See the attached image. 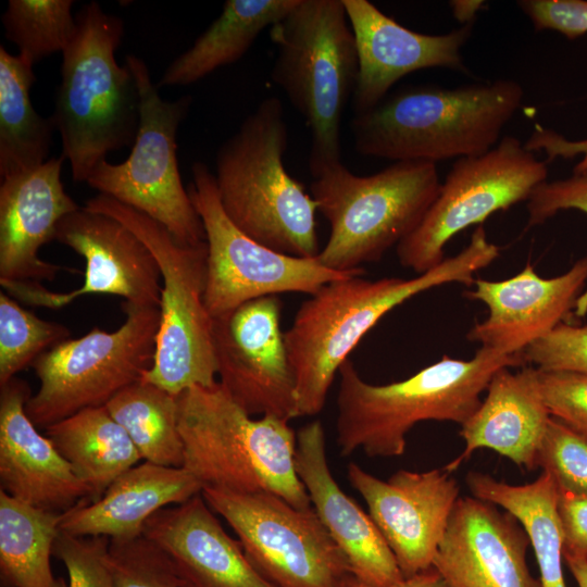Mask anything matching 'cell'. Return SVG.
Here are the masks:
<instances>
[{"mask_svg":"<svg viewBox=\"0 0 587 587\" xmlns=\"http://www.w3.org/2000/svg\"><path fill=\"white\" fill-rule=\"evenodd\" d=\"M499 253L500 248L478 225L463 250L415 277L369 280L353 275L310 295L284 332L296 376L298 417L322 411L336 373L387 313L428 289L451 283L472 285L475 273Z\"/></svg>","mask_w":587,"mask_h":587,"instance_id":"1","label":"cell"},{"mask_svg":"<svg viewBox=\"0 0 587 587\" xmlns=\"http://www.w3.org/2000/svg\"><path fill=\"white\" fill-rule=\"evenodd\" d=\"M522 86L512 79L442 88L412 85L388 95L350 122L358 153L394 162L437 163L480 155L499 141L519 111Z\"/></svg>","mask_w":587,"mask_h":587,"instance_id":"2","label":"cell"},{"mask_svg":"<svg viewBox=\"0 0 587 587\" xmlns=\"http://www.w3.org/2000/svg\"><path fill=\"white\" fill-rule=\"evenodd\" d=\"M521 355L479 347L470 360L445 355L403 380L373 385L348 359L339 369L337 445L342 457L361 449L369 457H399L407 435L423 421L464 424L501 367L520 366Z\"/></svg>","mask_w":587,"mask_h":587,"instance_id":"3","label":"cell"},{"mask_svg":"<svg viewBox=\"0 0 587 587\" xmlns=\"http://www.w3.org/2000/svg\"><path fill=\"white\" fill-rule=\"evenodd\" d=\"M75 18V36L62 52L52 117L73 180L86 183L108 154L135 143L140 95L130 68L115 60L123 20L97 1L84 4Z\"/></svg>","mask_w":587,"mask_h":587,"instance_id":"4","label":"cell"},{"mask_svg":"<svg viewBox=\"0 0 587 587\" xmlns=\"http://www.w3.org/2000/svg\"><path fill=\"white\" fill-rule=\"evenodd\" d=\"M287 145L283 104L265 98L218 148L216 189L226 215L247 236L280 253L315 258L317 208L285 168Z\"/></svg>","mask_w":587,"mask_h":587,"instance_id":"5","label":"cell"},{"mask_svg":"<svg viewBox=\"0 0 587 587\" xmlns=\"http://www.w3.org/2000/svg\"><path fill=\"white\" fill-rule=\"evenodd\" d=\"M183 467L203 488L267 491L311 507L296 471L297 433L287 420L253 419L221 385L191 386L177 396Z\"/></svg>","mask_w":587,"mask_h":587,"instance_id":"6","label":"cell"},{"mask_svg":"<svg viewBox=\"0 0 587 587\" xmlns=\"http://www.w3.org/2000/svg\"><path fill=\"white\" fill-rule=\"evenodd\" d=\"M271 78L304 118L313 176L341 162L340 126L355 88V39L342 0H298L270 28Z\"/></svg>","mask_w":587,"mask_h":587,"instance_id":"7","label":"cell"},{"mask_svg":"<svg viewBox=\"0 0 587 587\" xmlns=\"http://www.w3.org/2000/svg\"><path fill=\"white\" fill-rule=\"evenodd\" d=\"M437 165L392 162L359 176L342 162L313 176L311 196L330 226L317 259L326 267L349 272L379 261L422 222L440 187Z\"/></svg>","mask_w":587,"mask_h":587,"instance_id":"8","label":"cell"},{"mask_svg":"<svg viewBox=\"0 0 587 587\" xmlns=\"http://www.w3.org/2000/svg\"><path fill=\"white\" fill-rule=\"evenodd\" d=\"M84 207L127 226L159 265L162 289L155 354L141 379L175 396L191 386H213L217 363L213 319L204 304L207 242L182 243L159 222L105 195L89 198Z\"/></svg>","mask_w":587,"mask_h":587,"instance_id":"9","label":"cell"},{"mask_svg":"<svg viewBox=\"0 0 587 587\" xmlns=\"http://www.w3.org/2000/svg\"><path fill=\"white\" fill-rule=\"evenodd\" d=\"M123 324L114 332L93 327L66 339L33 363L39 388L26 413L40 428L88 408L104 407L152 366L160 324L158 307L123 301Z\"/></svg>","mask_w":587,"mask_h":587,"instance_id":"10","label":"cell"},{"mask_svg":"<svg viewBox=\"0 0 587 587\" xmlns=\"http://www.w3.org/2000/svg\"><path fill=\"white\" fill-rule=\"evenodd\" d=\"M140 95V123L128 158L117 164L99 163L86 183L101 195L124 203L162 224L182 243L205 241L204 228L187 188L176 155V137L192 98L164 100L147 63L125 57Z\"/></svg>","mask_w":587,"mask_h":587,"instance_id":"11","label":"cell"},{"mask_svg":"<svg viewBox=\"0 0 587 587\" xmlns=\"http://www.w3.org/2000/svg\"><path fill=\"white\" fill-rule=\"evenodd\" d=\"M191 175L187 191L205 234L204 304L212 319L257 298L283 292L313 295L327 283L364 273L363 268L334 271L317 257H294L259 243L226 215L209 166L196 161Z\"/></svg>","mask_w":587,"mask_h":587,"instance_id":"12","label":"cell"},{"mask_svg":"<svg viewBox=\"0 0 587 587\" xmlns=\"http://www.w3.org/2000/svg\"><path fill=\"white\" fill-rule=\"evenodd\" d=\"M547 177V162L512 136L484 154L458 159L420 225L396 247L400 264L417 275L432 270L457 234L527 201Z\"/></svg>","mask_w":587,"mask_h":587,"instance_id":"13","label":"cell"},{"mask_svg":"<svg viewBox=\"0 0 587 587\" xmlns=\"http://www.w3.org/2000/svg\"><path fill=\"white\" fill-rule=\"evenodd\" d=\"M201 495L274 586L339 587L351 574L346 555L312 505L297 508L267 491L203 488Z\"/></svg>","mask_w":587,"mask_h":587,"instance_id":"14","label":"cell"},{"mask_svg":"<svg viewBox=\"0 0 587 587\" xmlns=\"http://www.w3.org/2000/svg\"><path fill=\"white\" fill-rule=\"evenodd\" d=\"M54 240L85 259L83 285L70 292H54L39 282L0 280L9 296L25 304L49 309L62 308L92 294L160 307L162 279L157 260L146 243L116 218L83 205L59 223Z\"/></svg>","mask_w":587,"mask_h":587,"instance_id":"15","label":"cell"},{"mask_svg":"<svg viewBox=\"0 0 587 587\" xmlns=\"http://www.w3.org/2000/svg\"><path fill=\"white\" fill-rule=\"evenodd\" d=\"M277 296L250 300L213 319L221 385L251 416L298 417L296 376L280 329Z\"/></svg>","mask_w":587,"mask_h":587,"instance_id":"16","label":"cell"},{"mask_svg":"<svg viewBox=\"0 0 587 587\" xmlns=\"http://www.w3.org/2000/svg\"><path fill=\"white\" fill-rule=\"evenodd\" d=\"M348 480L390 548L404 578L428 570L460 498L457 480L444 469L399 470L387 480L349 463Z\"/></svg>","mask_w":587,"mask_h":587,"instance_id":"17","label":"cell"},{"mask_svg":"<svg viewBox=\"0 0 587 587\" xmlns=\"http://www.w3.org/2000/svg\"><path fill=\"white\" fill-rule=\"evenodd\" d=\"M342 3L358 54L351 99L354 114L375 108L399 79L412 72L430 67L467 72L461 51L474 23L442 35H427L400 25L367 0Z\"/></svg>","mask_w":587,"mask_h":587,"instance_id":"18","label":"cell"},{"mask_svg":"<svg viewBox=\"0 0 587 587\" xmlns=\"http://www.w3.org/2000/svg\"><path fill=\"white\" fill-rule=\"evenodd\" d=\"M587 283V257L578 259L565 273L540 277L530 263L502 280L475 279L465 291L470 300L488 309L485 321L466 335L470 341L504 355H521L575 311Z\"/></svg>","mask_w":587,"mask_h":587,"instance_id":"19","label":"cell"},{"mask_svg":"<svg viewBox=\"0 0 587 587\" xmlns=\"http://www.w3.org/2000/svg\"><path fill=\"white\" fill-rule=\"evenodd\" d=\"M525 530L507 511L460 497L433 560L446 587H541L527 566Z\"/></svg>","mask_w":587,"mask_h":587,"instance_id":"20","label":"cell"},{"mask_svg":"<svg viewBox=\"0 0 587 587\" xmlns=\"http://www.w3.org/2000/svg\"><path fill=\"white\" fill-rule=\"evenodd\" d=\"M61 154L40 166L1 180L0 280H52L73 271L39 258L40 248L54 240L59 223L80 205L61 180Z\"/></svg>","mask_w":587,"mask_h":587,"instance_id":"21","label":"cell"},{"mask_svg":"<svg viewBox=\"0 0 587 587\" xmlns=\"http://www.w3.org/2000/svg\"><path fill=\"white\" fill-rule=\"evenodd\" d=\"M32 397L17 377L0 386L1 490L24 503L63 513L89 499L88 487L26 413Z\"/></svg>","mask_w":587,"mask_h":587,"instance_id":"22","label":"cell"},{"mask_svg":"<svg viewBox=\"0 0 587 587\" xmlns=\"http://www.w3.org/2000/svg\"><path fill=\"white\" fill-rule=\"evenodd\" d=\"M296 471L311 505L346 555L351 574L374 587L404 579L369 512L342 491L332 475L321 421L310 422L298 430Z\"/></svg>","mask_w":587,"mask_h":587,"instance_id":"23","label":"cell"},{"mask_svg":"<svg viewBox=\"0 0 587 587\" xmlns=\"http://www.w3.org/2000/svg\"><path fill=\"white\" fill-rule=\"evenodd\" d=\"M213 512L202 495H196L153 514L142 536L166 554L183 587H276Z\"/></svg>","mask_w":587,"mask_h":587,"instance_id":"24","label":"cell"},{"mask_svg":"<svg viewBox=\"0 0 587 587\" xmlns=\"http://www.w3.org/2000/svg\"><path fill=\"white\" fill-rule=\"evenodd\" d=\"M184 467L143 462L117 477L93 502L84 500L61 514L60 530L76 537L127 540L142 536L147 521L170 504L201 494Z\"/></svg>","mask_w":587,"mask_h":587,"instance_id":"25","label":"cell"},{"mask_svg":"<svg viewBox=\"0 0 587 587\" xmlns=\"http://www.w3.org/2000/svg\"><path fill=\"white\" fill-rule=\"evenodd\" d=\"M487 395L461 425L465 447L445 469L452 473L472 453L487 448L520 467L536 469V457L550 414L534 390L525 369L513 373L501 367L491 377Z\"/></svg>","mask_w":587,"mask_h":587,"instance_id":"26","label":"cell"},{"mask_svg":"<svg viewBox=\"0 0 587 587\" xmlns=\"http://www.w3.org/2000/svg\"><path fill=\"white\" fill-rule=\"evenodd\" d=\"M298 0H227L221 14L165 68L157 86L193 84L240 60L258 36L284 17Z\"/></svg>","mask_w":587,"mask_h":587,"instance_id":"27","label":"cell"},{"mask_svg":"<svg viewBox=\"0 0 587 587\" xmlns=\"http://www.w3.org/2000/svg\"><path fill=\"white\" fill-rule=\"evenodd\" d=\"M46 436L88 487V502L97 501L141 455L105 407L82 410L47 428Z\"/></svg>","mask_w":587,"mask_h":587,"instance_id":"28","label":"cell"},{"mask_svg":"<svg viewBox=\"0 0 587 587\" xmlns=\"http://www.w3.org/2000/svg\"><path fill=\"white\" fill-rule=\"evenodd\" d=\"M465 480L475 498L501 507L521 524L535 553L541 587H566L559 492L550 475L542 472L529 484L511 485L473 471Z\"/></svg>","mask_w":587,"mask_h":587,"instance_id":"29","label":"cell"},{"mask_svg":"<svg viewBox=\"0 0 587 587\" xmlns=\"http://www.w3.org/2000/svg\"><path fill=\"white\" fill-rule=\"evenodd\" d=\"M34 65L0 46V177L32 171L49 160L54 120L37 113L30 89Z\"/></svg>","mask_w":587,"mask_h":587,"instance_id":"30","label":"cell"},{"mask_svg":"<svg viewBox=\"0 0 587 587\" xmlns=\"http://www.w3.org/2000/svg\"><path fill=\"white\" fill-rule=\"evenodd\" d=\"M61 514L24 503L0 489L1 587H67L54 577L50 565Z\"/></svg>","mask_w":587,"mask_h":587,"instance_id":"31","label":"cell"},{"mask_svg":"<svg viewBox=\"0 0 587 587\" xmlns=\"http://www.w3.org/2000/svg\"><path fill=\"white\" fill-rule=\"evenodd\" d=\"M104 407L125 429L141 459L157 465L183 467L177 396L139 379L116 394Z\"/></svg>","mask_w":587,"mask_h":587,"instance_id":"32","label":"cell"},{"mask_svg":"<svg viewBox=\"0 0 587 587\" xmlns=\"http://www.w3.org/2000/svg\"><path fill=\"white\" fill-rule=\"evenodd\" d=\"M73 4V0H10L1 17L5 38L32 65L63 52L77 29Z\"/></svg>","mask_w":587,"mask_h":587,"instance_id":"33","label":"cell"},{"mask_svg":"<svg viewBox=\"0 0 587 587\" xmlns=\"http://www.w3.org/2000/svg\"><path fill=\"white\" fill-rule=\"evenodd\" d=\"M70 338L66 326L42 320L0 291V386Z\"/></svg>","mask_w":587,"mask_h":587,"instance_id":"34","label":"cell"},{"mask_svg":"<svg viewBox=\"0 0 587 587\" xmlns=\"http://www.w3.org/2000/svg\"><path fill=\"white\" fill-rule=\"evenodd\" d=\"M538 466L559 492L587 497V435L550 416L536 457Z\"/></svg>","mask_w":587,"mask_h":587,"instance_id":"35","label":"cell"},{"mask_svg":"<svg viewBox=\"0 0 587 587\" xmlns=\"http://www.w3.org/2000/svg\"><path fill=\"white\" fill-rule=\"evenodd\" d=\"M108 562L114 587H183L166 554L143 536L110 540Z\"/></svg>","mask_w":587,"mask_h":587,"instance_id":"36","label":"cell"},{"mask_svg":"<svg viewBox=\"0 0 587 587\" xmlns=\"http://www.w3.org/2000/svg\"><path fill=\"white\" fill-rule=\"evenodd\" d=\"M550 416L587 435V373L525 367Z\"/></svg>","mask_w":587,"mask_h":587,"instance_id":"37","label":"cell"},{"mask_svg":"<svg viewBox=\"0 0 587 587\" xmlns=\"http://www.w3.org/2000/svg\"><path fill=\"white\" fill-rule=\"evenodd\" d=\"M109 544L107 537L60 533L52 553L66 567L67 587H114L108 562Z\"/></svg>","mask_w":587,"mask_h":587,"instance_id":"38","label":"cell"},{"mask_svg":"<svg viewBox=\"0 0 587 587\" xmlns=\"http://www.w3.org/2000/svg\"><path fill=\"white\" fill-rule=\"evenodd\" d=\"M571 209L587 214V168L537 186L527 199L526 228L538 226L560 211ZM574 313L578 317L587 314V287L579 296Z\"/></svg>","mask_w":587,"mask_h":587,"instance_id":"39","label":"cell"},{"mask_svg":"<svg viewBox=\"0 0 587 587\" xmlns=\"http://www.w3.org/2000/svg\"><path fill=\"white\" fill-rule=\"evenodd\" d=\"M521 357L524 363L545 371L587 373V324L561 323L529 345Z\"/></svg>","mask_w":587,"mask_h":587,"instance_id":"40","label":"cell"},{"mask_svg":"<svg viewBox=\"0 0 587 587\" xmlns=\"http://www.w3.org/2000/svg\"><path fill=\"white\" fill-rule=\"evenodd\" d=\"M517 5L536 30H554L571 40L587 33V0H522Z\"/></svg>","mask_w":587,"mask_h":587,"instance_id":"41","label":"cell"},{"mask_svg":"<svg viewBox=\"0 0 587 587\" xmlns=\"http://www.w3.org/2000/svg\"><path fill=\"white\" fill-rule=\"evenodd\" d=\"M557 508L563 535V554L587 559V497L559 492Z\"/></svg>","mask_w":587,"mask_h":587,"instance_id":"42","label":"cell"},{"mask_svg":"<svg viewBox=\"0 0 587 587\" xmlns=\"http://www.w3.org/2000/svg\"><path fill=\"white\" fill-rule=\"evenodd\" d=\"M524 146L534 153L538 151L544 152L548 158L546 162H551L557 158L572 159L580 155L582 159L576 163L573 172L587 168V138L570 140L552 129L537 125L524 142Z\"/></svg>","mask_w":587,"mask_h":587,"instance_id":"43","label":"cell"},{"mask_svg":"<svg viewBox=\"0 0 587 587\" xmlns=\"http://www.w3.org/2000/svg\"><path fill=\"white\" fill-rule=\"evenodd\" d=\"M339 587H374L367 585L352 574H349L340 583ZM386 587H446L441 576L432 566L428 570L420 572L411 577L404 578L399 583H396Z\"/></svg>","mask_w":587,"mask_h":587,"instance_id":"44","label":"cell"},{"mask_svg":"<svg viewBox=\"0 0 587 587\" xmlns=\"http://www.w3.org/2000/svg\"><path fill=\"white\" fill-rule=\"evenodd\" d=\"M484 3V1H451L450 7L455 18L466 25L474 23L473 18Z\"/></svg>","mask_w":587,"mask_h":587,"instance_id":"45","label":"cell"},{"mask_svg":"<svg viewBox=\"0 0 587 587\" xmlns=\"http://www.w3.org/2000/svg\"><path fill=\"white\" fill-rule=\"evenodd\" d=\"M563 558L578 587H587V559L573 554H563Z\"/></svg>","mask_w":587,"mask_h":587,"instance_id":"46","label":"cell"}]
</instances>
